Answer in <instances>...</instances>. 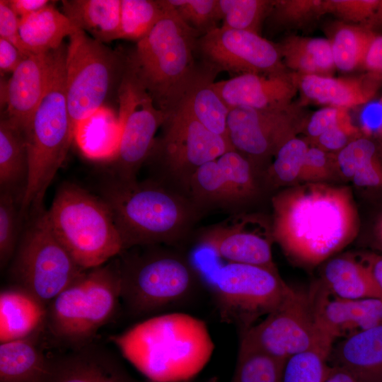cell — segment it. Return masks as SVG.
Masks as SVG:
<instances>
[{"label": "cell", "instance_id": "1", "mask_svg": "<svg viewBox=\"0 0 382 382\" xmlns=\"http://www.w3.org/2000/svg\"><path fill=\"white\" fill-rule=\"evenodd\" d=\"M272 203L273 240L300 264H320L357 235L359 218L347 187L305 183L279 192Z\"/></svg>", "mask_w": 382, "mask_h": 382}, {"label": "cell", "instance_id": "2", "mask_svg": "<svg viewBox=\"0 0 382 382\" xmlns=\"http://www.w3.org/2000/svg\"><path fill=\"white\" fill-rule=\"evenodd\" d=\"M110 339L151 382H187L207 365L214 349L205 323L180 312L149 318Z\"/></svg>", "mask_w": 382, "mask_h": 382}, {"label": "cell", "instance_id": "3", "mask_svg": "<svg viewBox=\"0 0 382 382\" xmlns=\"http://www.w3.org/2000/svg\"><path fill=\"white\" fill-rule=\"evenodd\" d=\"M100 197L110 210L123 251L180 241L199 212L189 196L154 180L122 181L110 177Z\"/></svg>", "mask_w": 382, "mask_h": 382}, {"label": "cell", "instance_id": "4", "mask_svg": "<svg viewBox=\"0 0 382 382\" xmlns=\"http://www.w3.org/2000/svg\"><path fill=\"white\" fill-rule=\"evenodd\" d=\"M163 1V16L137 42L126 62L166 117L179 106L202 67L195 60L201 35L181 19L168 0Z\"/></svg>", "mask_w": 382, "mask_h": 382}, {"label": "cell", "instance_id": "5", "mask_svg": "<svg viewBox=\"0 0 382 382\" xmlns=\"http://www.w3.org/2000/svg\"><path fill=\"white\" fill-rule=\"evenodd\" d=\"M66 47L56 50L46 91L23 132L28 154V174L21 195L20 215L44 211L45 193L64 163L73 140L65 89Z\"/></svg>", "mask_w": 382, "mask_h": 382}, {"label": "cell", "instance_id": "6", "mask_svg": "<svg viewBox=\"0 0 382 382\" xmlns=\"http://www.w3.org/2000/svg\"><path fill=\"white\" fill-rule=\"evenodd\" d=\"M46 216L56 238L85 270L101 266L123 252L107 204L78 185H62Z\"/></svg>", "mask_w": 382, "mask_h": 382}, {"label": "cell", "instance_id": "7", "mask_svg": "<svg viewBox=\"0 0 382 382\" xmlns=\"http://www.w3.org/2000/svg\"><path fill=\"white\" fill-rule=\"evenodd\" d=\"M105 264L87 270L47 306L45 330L57 342L74 349L86 346L115 314L121 300L119 265Z\"/></svg>", "mask_w": 382, "mask_h": 382}, {"label": "cell", "instance_id": "8", "mask_svg": "<svg viewBox=\"0 0 382 382\" xmlns=\"http://www.w3.org/2000/svg\"><path fill=\"white\" fill-rule=\"evenodd\" d=\"M121 300L134 315H146L179 303L194 290L197 274L182 255L151 250L118 260Z\"/></svg>", "mask_w": 382, "mask_h": 382}, {"label": "cell", "instance_id": "9", "mask_svg": "<svg viewBox=\"0 0 382 382\" xmlns=\"http://www.w3.org/2000/svg\"><path fill=\"white\" fill-rule=\"evenodd\" d=\"M65 58V89L72 127L76 128L96 112L117 86L126 55L117 53L79 29L69 37Z\"/></svg>", "mask_w": 382, "mask_h": 382}, {"label": "cell", "instance_id": "10", "mask_svg": "<svg viewBox=\"0 0 382 382\" xmlns=\"http://www.w3.org/2000/svg\"><path fill=\"white\" fill-rule=\"evenodd\" d=\"M18 244L10 269L14 284L46 306L87 270L71 257L52 232L46 211L35 214Z\"/></svg>", "mask_w": 382, "mask_h": 382}, {"label": "cell", "instance_id": "11", "mask_svg": "<svg viewBox=\"0 0 382 382\" xmlns=\"http://www.w3.org/2000/svg\"><path fill=\"white\" fill-rule=\"evenodd\" d=\"M212 288L221 321L241 332L275 309L292 289L277 269L233 262L214 271Z\"/></svg>", "mask_w": 382, "mask_h": 382}, {"label": "cell", "instance_id": "12", "mask_svg": "<svg viewBox=\"0 0 382 382\" xmlns=\"http://www.w3.org/2000/svg\"><path fill=\"white\" fill-rule=\"evenodd\" d=\"M325 344L333 342L318 328L309 294L291 289L263 320L241 332L239 349L286 361Z\"/></svg>", "mask_w": 382, "mask_h": 382}, {"label": "cell", "instance_id": "13", "mask_svg": "<svg viewBox=\"0 0 382 382\" xmlns=\"http://www.w3.org/2000/svg\"><path fill=\"white\" fill-rule=\"evenodd\" d=\"M117 95L122 131L117 151L108 162L111 178L132 181L137 180L138 171L149 159L156 133L166 117L156 108L127 64Z\"/></svg>", "mask_w": 382, "mask_h": 382}, {"label": "cell", "instance_id": "14", "mask_svg": "<svg viewBox=\"0 0 382 382\" xmlns=\"http://www.w3.org/2000/svg\"><path fill=\"white\" fill-rule=\"evenodd\" d=\"M162 128L149 159L156 161L186 191L201 166L233 149L227 139L207 129L182 105L166 116Z\"/></svg>", "mask_w": 382, "mask_h": 382}, {"label": "cell", "instance_id": "15", "mask_svg": "<svg viewBox=\"0 0 382 382\" xmlns=\"http://www.w3.org/2000/svg\"><path fill=\"white\" fill-rule=\"evenodd\" d=\"M303 121L301 110L293 104L272 110L235 108L228 116L227 137L233 149L257 166L296 137Z\"/></svg>", "mask_w": 382, "mask_h": 382}, {"label": "cell", "instance_id": "16", "mask_svg": "<svg viewBox=\"0 0 382 382\" xmlns=\"http://www.w3.org/2000/svg\"><path fill=\"white\" fill-rule=\"evenodd\" d=\"M197 53L218 74H270L285 71L278 47L260 35L219 26L200 36Z\"/></svg>", "mask_w": 382, "mask_h": 382}, {"label": "cell", "instance_id": "17", "mask_svg": "<svg viewBox=\"0 0 382 382\" xmlns=\"http://www.w3.org/2000/svg\"><path fill=\"white\" fill-rule=\"evenodd\" d=\"M254 166L245 156L230 149L194 173L187 189L189 197L199 210L247 202L257 192Z\"/></svg>", "mask_w": 382, "mask_h": 382}, {"label": "cell", "instance_id": "18", "mask_svg": "<svg viewBox=\"0 0 382 382\" xmlns=\"http://www.w3.org/2000/svg\"><path fill=\"white\" fill-rule=\"evenodd\" d=\"M272 225L255 215H238L204 228L199 242L228 262L276 269Z\"/></svg>", "mask_w": 382, "mask_h": 382}, {"label": "cell", "instance_id": "19", "mask_svg": "<svg viewBox=\"0 0 382 382\" xmlns=\"http://www.w3.org/2000/svg\"><path fill=\"white\" fill-rule=\"evenodd\" d=\"M308 294L316 325L332 342L382 325V299H342L321 285Z\"/></svg>", "mask_w": 382, "mask_h": 382}, {"label": "cell", "instance_id": "20", "mask_svg": "<svg viewBox=\"0 0 382 382\" xmlns=\"http://www.w3.org/2000/svg\"><path fill=\"white\" fill-rule=\"evenodd\" d=\"M212 86L229 110L239 107L257 110L286 108L291 104L298 90L296 75L286 71L238 75L214 81Z\"/></svg>", "mask_w": 382, "mask_h": 382}, {"label": "cell", "instance_id": "21", "mask_svg": "<svg viewBox=\"0 0 382 382\" xmlns=\"http://www.w3.org/2000/svg\"><path fill=\"white\" fill-rule=\"evenodd\" d=\"M55 52L56 50L25 57L4 87L1 100L6 105V115L4 117L23 132L46 91Z\"/></svg>", "mask_w": 382, "mask_h": 382}, {"label": "cell", "instance_id": "22", "mask_svg": "<svg viewBox=\"0 0 382 382\" xmlns=\"http://www.w3.org/2000/svg\"><path fill=\"white\" fill-rule=\"evenodd\" d=\"M44 382H133L111 355L88 345L50 359Z\"/></svg>", "mask_w": 382, "mask_h": 382}, {"label": "cell", "instance_id": "23", "mask_svg": "<svg viewBox=\"0 0 382 382\" xmlns=\"http://www.w3.org/2000/svg\"><path fill=\"white\" fill-rule=\"evenodd\" d=\"M358 382H382V325L359 332L332 347L328 363Z\"/></svg>", "mask_w": 382, "mask_h": 382}, {"label": "cell", "instance_id": "24", "mask_svg": "<svg viewBox=\"0 0 382 382\" xmlns=\"http://www.w3.org/2000/svg\"><path fill=\"white\" fill-rule=\"evenodd\" d=\"M298 88L311 100L344 109L368 103L381 79L371 74L359 79L296 75Z\"/></svg>", "mask_w": 382, "mask_h": 382}, {"label": "cell", "instance_id": "25", "mask_svg": "<svg viewBox=\"0 0 382 382\" xmlns=\"http://www.w3.org/2000/svg\"><path fill=\"white\" fill-rule=\"evenodd\" d=\"M47 306L16 285L0 293V342L28 337L45 330Z\"/></svg>", "mask_w": 382, "mask_h": 382}, {"label": "cell", "instance_id": "26", "mask_svg": "<svg viewBox=\"0 0 382 382\" xmlns=\"http://www.w3.org/2000/svg\"><path fill=\"white\" fill-rule=\"evenodd\" d=\"M43 331L0 345V382H44L50 359L40 347Z\"/></svg>", "mask_w": 382, "mask_h": 382}, {"label": "cell", "instance_id": "27", "mask_svg": "<svg viewBox=\"0 0 382 382\" xmlns=\"http://www.w3.org/2000/svg\"><path fill=\"white\" fill-rule=\"evenodd\" d=\"M321 286L342 299H382V291L368 267L356 257L341 255L325 265Z\"/></svg>", "mask_w": 382, "mask_h": 382}, {"label": "cell", "instance_id": "28", "mask_svg": "<svg viewBox=\"0 0 382 382\" xmlns=\"http://www.w3.org/2000/svg\"><path fill=\"white\" fill-rule=\"evenodd\" d=\"M217 74L202 64L179 105L211 132L227 137L229 108L212 86Z\"/></svg>", "mask_w": 382, "mask_h": 382}, {"label": "cell", "instance_id": "29", "mask_svg": "<svg viewBox=\"0 0 382 382\" xmlns=\"http://www.w3.org/2000/svg\"><path fill=\"white\" fill-rule=\"evenodd\" d=\"M63 13L79 29L103 42L120 39L121 0H63Z\"/></svg>", "mask_w": 382, "mask_h": 382}, {"label": "cell", "instance_id": "30", "mask_svg": "<svg viewBox=\"0 0 382 382\" xmlns=\"http://www.w3.org/2000/svg\"><path fill=\"white\" fill-rule=\"evenodd\" d=\"M77 30L63 12L50 4L20 18V35L30 54L47 53L59 48L63 39Z\"/></svg>", "mask_w": 382, "mask_h": 382}, {"label": "cell", "instance_id": "31", "mask_svg": "<svg viewBox=\"0 0 382 382\" xmlns=\"http://www.w3.org/2000/svg\"><path fill=\"white\" fill-rule=\"evenodd\" d=\"M337 173L361 187L382 188V160L373 139L360 136L335 156Z\"/></svg>", "mask_w": 382, "mask_h": 382}, {"label": "cell", "instance_id": "32", "mask_svg": "<svg viewBox=\"0 0 382 382\" xmlns=\"http://www.w3.org/2000/svg\"><path fill=\"white\" fill-rule=\"evenodd\" d=\"M121 131L118 116L104 107L76 128L74 140L88 158L108 161L117 151Z\"/></svg>", "mask_w": 382, "mask_h": 382}, {"label": "cell", "instance_id": "33", "mask_svg": "<svg viewBox=\"0 0 382 382\" xmlns=\"http://www.w3.org/2000/svg\"><path fill=\"white\" fill-rule=\"evenodd\" d=\"M277 47L286 65L298 74L330 76L335 67L329 40L291 37Z\"/></svg>", "mask_w": 382, "mask_h": 382}, {"label": "cell", "instance_id": "34", "mask_svg": "<svg viewBox=\"0 0 382 382\" xmlns=\"http://www.w3.org/2000/svg\"><path fill=\"white\" fill-rule=\"evenodd\" d=\"M28 174V154L23 132L4 117L0 122L1 190L13 191L19 183L24 186Z\"/></svg>", "mask_w": 382, "mask_h": 382}, {"label": "cell", "instance_id": "35", "mask_svg": "<svg viewBox=\"0 0 382 382\" xmlns=\"http://www.w3.org/2000/svg\"><path fill=\"white\" fill-rule=\"evenodd\" d=\"M375 35L371 28L364 25L340 26L330 40L335 67L343 71H351L362 66Z\"/></svg>", "mask_w": 382, "mask_h": 382}, {"label": "cell", "instance_id": "36", "mask_svg": "<svg viewBox=\"0 0 382 382\" xmlns=\"http://www.w3.org/2000/svg\"><path fill=\"white\" fill-rule=\"evenodd\" d=\"M164 11L163 0H121L120 39L140 40Z\"/></svg>", "mask_w": 382, "mask_h": 382}, {"label": "cell", "instance_id": "37", "mask_svg": "<svg viewBox=\"0 0 382 382\" xmlns=\"http://www.w3.org/2000/svg\"><path fill=\"white\" fill-rule=\"evenodd\" d=\"M274 4L266 0H218L221 26L260 35L262 22Z\"/></svg>", "mask_w": 382, "mask_h": 382}, {"label": "cell", "instance_id": "38", "mask_svg": "<svg viewBox=\"0 0 382 382\" xmlns=\"http://www.w3.org/2000/svg\"><path fill=\"white\" fill-rule=\"evenodd\" d=\"M332 345H318L289 358L282 382H324L330 369L328 357Z\"/></svg>", "mask_w": 382, "mask_h": 382}, {"label": "cell", "instance_id": "39", "mask_svg": "<svg viewBox=\"0 0 382 382\" xmlns=\"http://www.w3.org/2000/svg\"><path fill=\"white\" fill-rule=\"evenodd\" d=\"M309 145L299 137L286 141L277 151L267 171V180L275 186L292 185L300 182Z\"/></svg>", "mask_w": 382, "mask_h": 382}, {"label": "cell", "instance_id": "40", "mask_svg": "<svg viewBox=\"0 0 382 382\" xmlns=\"http://www.w3.org/2000/svg\"><path fill=\"white\" fill-rule=\"evenodd\" d=\"M285 363L261 352L239 349L230 382H282Z\"/></svg>", "mask_w": 382, "mask_h": 382}, {"label": "cell", "instance_id": "41", "mask_svg": "<svg viewBox=\"0 0 382 382\" xmlns=\"http://www.w3.org/2000/svg\"><path fill=\"white\" fill-rule=\"evenodd\" d=\"M181 19L200 35L219 27L218 0H168Z\"/></svg>", "mask_w": 382, "mask_h": 382}, {"label": "cell", "instance_id": "42", "mask_svg": "<svg viewBox=\"0 0 382 382\" xmlns=\"http://www.w3.org/2000/svg\"><path fill=\"white\" fill-rule=\"evenodd\" d=\"M19 217L20 213L17 212L13 191L1 190L0 265L1 269L13 257L17 249Z\"/></svg>", "mask_w": 382, "mask_h": 382}, {"label": "cell", "instance_id": "43", "mask_svg": "<svg viewBox=\"0 0 382 382\" xmlns=\"http://www.w3.org/2000/svg\"><path fill=\"white\" fill-rule=\"evenodd\" d=\"M380 0H333L325 1V11L334 12L345 20L363 23L371 28Z\"/></svg>", "mask_w": 382, "mask_h": 382}, {"label": "cell", "instance_id": "44", "mask_svg": "<svg viewBox=\"0 0 382 382\" xmlns=\"http://www.w3.org/2000/svg\"><path fill=\"white\" fill-rule=\"evenodd\" d=\"M337 173L335 157L330 153L312 145L308 147L302 169L300 182L319 183L330 179L333 173Z\"/></svg>", "mask_w": 382, "mask_h": 382}, {"label": "cell", "instance_id": "45", "mask_svg": "<svg viewBox=\"0 0 382 382\" xmlns=\"http://www.w3.org/2000/svg\"><path fill=\"white\" fill-rule=\"evenodd\" d=\"M273 9L279 20L289 22L325 12L323 1H275Z\"/></svg>", "mask_w": 382, "mask_h": 382}, {"label": "cell", "instance_id": "46", "mask_svg": "<svg viewBox=\"0 0 382 382\" xmlns=\"http://www.w3.org/2000/svg\"><path fill=\"white\" fill-rule=\"evenodd\" d=\"M349 122L351 121L347 109L326 106L311 116L306 130L309 138L313 141L330 127Z\"/></svg>", "mask_w": 382, "mask_h": 382}, {"label": "cell", "instance_id": "47", "mask_svg": "<svg viewBox=\"0 0 382 382\" xmlns=\"http://www.w3.org/2000/svg\"><path fill=\"white\" fill-rule=\"evenodd\" d=\"M360 137L351 122L332 126L313 141L314 145L328 153H338L354 139Z\"/></svg>", "mask_w": 382, "mask_h": 382}, {"label": "cell", "instance_id": "48", "mask_svg": "<svg viewBox=\"0 0 382 382\" xmlns=\"http://www.w3.org/2000/svg\"><path fill=\"white\" fill-rule=\"evenodd\" d=\"M19 30L20 18L11 10L6 0H0V37L13 44L27 57L30 54L22 42Z\"/></svg>", "mask_w": 382, "mask_h": 382}, {"label": "cell", "instance_id": "49", "mask_svg": "<svg viewBox=\"0 0 382 382\" xmlns=\"http://www.w3.org/2000/svg\"><path fill=\"white\" fill-rule=\"evenodd\" d=\"M362 66L369 74L382 79V35L374 37L366 52Z\"/></svg>", "mask_w": 382, "mask_h": 382}, {"label": "cell", "instance_id": "50", "mask_svg": "<svg viewBox=\"0 0 382 382\" xmlns=\"http://www.w3.org/2000/svg\"><path fill=\"white\" fill-rule=\"evenodd\" d=\"M26 56L8 41L0 37V70L13 73Z\"/></svg>", "mask_w": 382, "mask_h": 382}, {"label": "cell", "instance_id": "51", "mask_svg": "<svg viewBox=\"0 0 382 382\" xmlns=\"http://www.w3.org/2000/svg\"><path fill=\"white\" fill-rule=\"evenodd\" d=\"M361 116L362 131L366 136H376L382 130V97L379 101L366 105Z\"/></svg>", "mask_w": 382, "mask_h": 382}, {"label": "cell", "instance_id": "52", "mask_svg": "<svg viewBox=\"0 0 382 382\" xmlns=\"http://www.w3.org/2000/svg\"><path fill=\"white\" fill-rule=\"evenodd\" d=\"M11 10L20 18L35 13L50 4L47 0H6Z\"/></svg>", "mask_w": 382, "mask_h": 382}, {"label": "cell", "instance_id": "53", "mask_svg": "<svg viewBox=\"0 0 382 382\" xmlns=\"http://www.w3.org/2000/svg\"><path fill=\"white\" fill-rule=\"evenodd\" d=\"M359 259L368 267L382 291V255L365 253L360 255Z\"/></svg>", "mask_w": 382, "mask_h": 382}, {"label": "cell", "instance_id": "54", "mask_svg": "<svg viewBox=\"0 0 382 382\" xmlns=\"http://www.w3.org/2000/svg\"><path fill=\"white\" fill-rule=\"evenodd\" d=\"M324 382H358V381L345 369L330 366Z\"/></svg>", "mask_w": 382, "mask_h": 382}, {"label": "cell", "instance_id": "55", "mask_svg": "<svg viewBox=\"0 0 382 382\" xmlns=\"http://www.w3.org/2000/svg\"><path fill=\"white\" fill-rule=\"evenodd\" d=\"M376 137L377 140L375 141V142L377 146L379 156L382 160V130L376 135Z\"/></svg>", "mask_w": 382, "mask_h": 382}, {"label": "cell", "instance_id": "56", "mask_svg": "<svg viewBox=\"0 0 382 382\" xmlns=\"http://www.w3.org/2000/svg\"><path fill=\"white\" fill-rule=\"evenodd\" d=\"M379 236H380V239H381V243H382V221H381V223L380 227H379Z\"/></svg>", "mask_w": 382, "mask_h": 382}]
</instances>
